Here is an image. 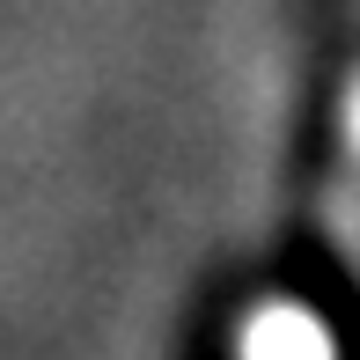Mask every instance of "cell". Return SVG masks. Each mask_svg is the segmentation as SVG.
<instances>
[{
	"label": "cell",
	"mask_w": 360,
	"mask_h": 360,
	"mask_svg": "<svg viewBox=\"0 0 360 360\" xmlns=\"http://www.w3.org/2000/svg\"><path fill=\"white\" fill-rule=\"evenodd\" d=\"M338 133H346V155L360 169V67L346 74V96H338Z\"/></svg>",
	"instance_id": "obj_3"
},
{
	"label": "cell",
	"mask_w": 360,
	"mask_h": 360,
	"mask_svg": "<svg viewBox=\"0 0 360 360\" xmlns=\"http://www.w3.org/2000/svg\"><path fill=\"white\" fill-rule=\"evenodd\" d=\"M323 228H331V243L346 250V265L360 280V191H331V199H323Z\"/></svg>",
	"instance_id": "obj_2"
},
{
	"label": "cell",
	"mask_w": 360,
	"mask_h": 360,
	"mask_svg": "<svg viewBox=\"0 0 360 360\" xmlns=\"http://www.w3.org/2000/svg\"><path fill=\"white\" fill-rule=\"evenodd\" d=\"M228 353L236 360H338V331L294 294H265L236 316Z\"/></svg>",
	"instance_id": "obj_1"
}]
</instances>
